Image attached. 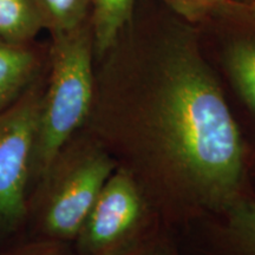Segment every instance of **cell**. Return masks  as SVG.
Segmentation results:
<instances>
[{
	"instance_id": "cell-1",
	"label": "cell",
	"mask_w": 255,
	"mask_h": 255,
	"mask_svg": "<svg viewBox=\"0 0 255 255\" xmlns=\"http://www.w3.org/2000/svg\"><path fill=\"white\" fill-rule=\"evenodd\" d=\"M131 92L96 88L87 131L131 175L170 228L240 197L238 124L195 41L164 40Z\"/></svg>"
},
{
	"instance_id": "cell-2",
	"label": "cell",
	"mask_w": 255,
	"mask_h": 255,
	"mask_svg": "<svg viewBox=\"0 0 255 255\" xmlns=\"http://www.w3.org/2000/svg\"><path fill=\"white\" fill-rule=\"evenodd\" d=\"M51 37L47 51L49 78L31 168V176L39 181L63 146L85 126L95 98V49L90 19Z\"/></svg>"
},
{
	"instance_id": "cell-3",
	"label": "cell",
	"mask_w": 255,
	"mask_h": 255,
	"mask_svg": "<svg viewBox=\"0 0 255 255\" xmlns=\"http://www.w3.org/2000/svg\"><path fill=\"white\" fill-rule=\"evenodd\" d=\"M116 168L113 156L91 133L72 136L40 180L39 223L45 239L75 240Z\"/></svg>"
},
{
	"instance_id": "cell-4",
	"label": "cell",
	"mask_w": 255,
	"mask_h": 255,
	"mask_svg": "<svg viewBox=\"0 0 255 255\" xmlns=\"http://www.w3.org/2000/svg\"><path fill=\"white\" fill-rule=\"evenodd\" d=\"M159 220L131 175L117 167L75 239V255L126 254Z\"/></svg>"
},
{
	"instance_id": "cell-5",
	"label": "cell",
	"mask_w": 255,
	"mask_h": 255,
	"mask_svg": "<svg viewBox=\"0 0 255 255\" xmlns=\"http://www.w3.org/2000/svg\"><path fill=\"white\" fill-rule=\"evenodd\" d=\"M41 76L0 109V233L14 229L26 213L25 193L45 90Z\"/></svg>"
},
{
	"instance_id": "cell-6",
	"label": "cell",
	"mask_w": 255,
	"mask_h": 255,
	"mask_svg": "<svg viewBox=\"0 0 255 255\" xmlns=\"http://www.w3.org/2000/svg\"><path fill=\"white\" fill-rule=\"evenodd\" d=\"M181 255H255V200L244 197L221 212L173 228Z\"/></svg>"
},
{
	"instance_id": "cell-7",
	"label": "cell",
	"mask_w": 255,
	"mask_h": 255,
	"mask_svg": "<svg viewBox=\"0 0 255 255\" xmlns=\"http://www.w3.org/2000/svg\"><path fill=\"white\" fill-rule=\"evenodd\" d=\"M46 56L34 41L14 43L0 37V109L40 77Z\"/></svg>"
},
{
	"instance_id": "cell-8",
	"label": "cell",
	"mask_w": 255,
	"mask_h": 255,
	"mask_svg": "<svg viewBox=\"0 0 255 255\" xmlns=\"http://www.w3.org/2000/svg\"><path fill=\"white\" fill-rule=\"evenodd\" d=\"M135 0H91L90 23L95 58L101 60L119 43L130 20Z\"/></svg>"
},
{
	"instance_id": "cell-9",
	"label": "cell",
	"mask_w": 255,
	"mask_h": 255,
	"mask_svg": "<svg viewBox=\"0 0 255 255\" xmlns=\"http://www.w3.org/2000/svg\"><path fill=\"white\" fill-rule=\"evenodd\" d=\"M44 28L34 0H0V37L14 43L34 41Z\"/></svg>"
},
{
	"instance_id": "cell-10",
	"label": "cell",
	"mask_w": 255,
	"mask_h": 255,
	"mask_svg": "<svg viewBox=\"0 0 255 255\" xmlns=\"http://www.w3.org/2000/svg\"><path fill=\"white\" fill-rule=\"evenodd\" d=\"M225 63L233 83L255 111V39H239L228 46Z\"/></svg>"
},
{
	"instance_id": "cell-11",
	"label": "cell",
	"mask_w": 255,
	"mask_h": 255,
	"mask_svg": "<svg viewBox=\"0 0 255 255\" xmlns=\"http://www.w3.org/2000/svg\"><path fill=\"white\" fill-rule=\"evenodd\" d=\"M44 28L50 33L68 31L90 19L91 0H34Z\"/></svg>"
},
{
	"instance_id": "cell-12",
	"label": "cell",
	"mask_w": 255,
	"mask_h": 255,
	"mask_svg": "<svg viewBox=\"0 0 255 255\" xmlns=\"http://www.w3.org/2000/svg\"><path fill=\"white\" fill-rule=\"evenodd\" d=\"M123 255H181L174 233L162 220Z\"/></svg>"
},
{
	"instance_id": "cell-13",
	"label": "cell",
	"mask_w": 255,
	"mask_h": 255,
	"mask_svg": "<svg viewBox=\"0 0 255 255\" xmlns=\"http://www.w3.org/2000/svg\"><path fill=\"white\" fill-rule=\"evenodd\" d=\"M173 11L189 21H201L229 7V0H162Z\"/></svg>"
},
{
	"instance_id": "cell-14",
	"label": "cell",
	"mask_w": 255,
	"mask_h": 255,
	"mask_svg": "<svg viewBox=\"0 0 255 255\" xmlns=\"http://www.w3.org/2000/svg\"><path fill=\"white\" fill-rule=\"evenodd\" d=\"M13 255H75V253L69 250L66 242L45 239L23 247Z\"/></svg>"
}]
</instances>
